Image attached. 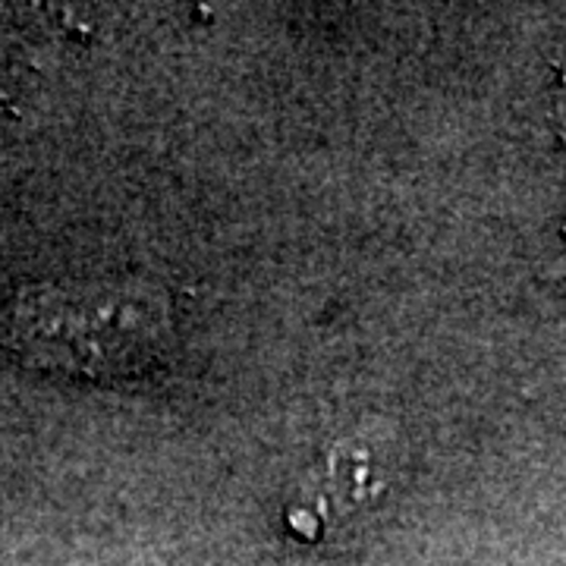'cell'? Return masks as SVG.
Returning a JSON list of instances; mask_svg holds the SVG:
<instances>
[{
	"instance_id": "6da1fadb",
	"label": "cell",
	"mask_w": 566,
	"mask_h": 566,
	"mask_svg": "<svg viewBox=\"0 0 566 566\" xmlns=\"http://www.w3.org/2000/svg\"><path fill=\"white\" fill-rule=\"evenodd\" d=\"M13 340L44 368L95 375L136 359V305L85 286H41L17 303Z\"/></svg>"
}]
</instances>
